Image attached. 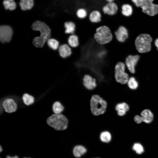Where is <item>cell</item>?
I'll return each mask as SVG.
<instances>
[{"label": "cell", "instance_id": "1", "mask_svg": "<svg viewBox=\"0 0 158 158\" xmlns=\"http://www.w3.org/2000/svg\"><path fill=\"white\" fill-rule=\"evenodd\" d=\"M32 29L39 31L40 35L34 38L33 44L37 47H42L51 37V30L49 27L44 23L40 21H35L32 25Z\"/></svg>", "mask_w": 158, "mask_h": 158}, {"label": "cell", "instance_id": "2", "mask_svg": "<svg viewBox=\"0 0 158 158\" xmlns=\"http://www.w3.org/2000/svg\"><path fill=\"white\" fill-rule=\"evenodd\" d=\"M47 122L49 126L57 130L66 129L69 123L67 118L62 114H53L47 118Z\"/></svg>", "mask_w": 158, "mask_h": 158}, {"label": "cell", "instance_id": "3", "mask_svg": "<svg viewBox=\"0 0 158 158\" xmlns=\"http://www.w3.org/2000/svg\"><path fill=\"white\" fill-rule=\"evenodd\" d=\"M95 41L98 44L104 45L112 41L113 36L110 28L106 25H102L97 28L94 35Z\"/></svg>", "mask_w": 158, "mask_h": 158}, {"label": "cell", "instance_id": "4", "mask_svg": "<svg viewBox=\"0 0 158 158\" xmlns=\"http://www.w3.org/2000/svg\"><path fill=\"white\" fill-rule=\"evenodd\" d=\"M107 102L97 95H93L90 101V108L92 114L96 116L103 114L106 111Z\"/></svg>", "mask_w": 158, "mask_h": 158}, {"label": "cell", "instance_id": "5", "mask_svg": "<svg viewBox=\"0 0 158 158\" xmlns=\"http://www.w3.org/2000/svg\"><path fill=\"white\" fill-rule=\"evenodd\" d=\"M152 38L147 34H142L136 38L135 45L137 50L143 53L150 51L151 48V43Z\"/></svg>", "mask_w": 158, "mask_h": 158}, {"label": "cell", "instance_id": "6", "mask_svg": "<svg viewBox=\"0 0 158 158\" xmlns=\"http://www.w3.org/2000/svg\"><path fill=\"white\" fill-rule=\"evenodd\" d=\"M126 65L121 62L116 64L114 68V76L116 81L121 84L127 83L129 80L128 74L125 72Z\"/></svg>", "mask_w": 158, "mask_h": 158}, {"label": "cell", "instance_id": "7", "mask_svg": "<svg viewBox=\"0 0 158 158\" xmlns=\"http://www.w3.org/2000/svg\"><path fill=\"white\" fill-rule=\"evenodd\" d=\"M154 0H146L141 7L142 11L147 15L153 16L158 13V5L153 3Z\"/></svg>", "mask_w": 158, "mask_h": 158}, {"label": "cell", "instance_id": "8", "mask_svg": "<svg viewBox=\"0 0 158 158\" xmlns=\"http://www.w3.org/2000/svg\"><path fill=\"white\" fill-rule=\"evenodd\" d=\"M141 116L136 115L134 118L135 122L137 123H140L142 122L149 123H151L154 118V115L152 112L148 109L143 110L140 114Z\"/></svg>", "mask_w": 158, "mask_h": 158}, {"label": "cell", "instance_id": "9", "mask_svg": "<svg viewBox=\"0 0 158 158\" xmlns=\"http://www.w3.org/2000/svg\"><path fill=\"white\" fill-rule=\"evenodd\" d=\"M13 31L8 25H2L0 27V40L2 43L8 42L11 40Z\"/></svg>", "mask_w": 158, "mask_h": 158}, {"label": "cell", "instance_id": "10", "mask_svg": "<svg viewBox=\"0 0 158 158\" xmlns=\"http://www.w3.org/2000/svg\"><path fill=\"white\" fill-rule=\"evenodd\" d=\"M83 83L84 87L90 90L95 89L97 85L96 79L89 74H85L84 75Z\"/></svg>", "mask_w": 158, "mask_h": 158}, {"label": "cell", "instance_id": "11", "mask_svg": "<svg viewBox=\"0 0 158 158\" xmlns=\"http://www.w3.org/2000/svg\"><path fill=\"white\" fill-rule=\"evenodd\" d=\"M140 58L138 55H130L126 58L125 64L129 71L132 73L135 72V67Z\"/></svg>", "mask_w": 158, "mask_h": 158}, {"label": "cell", "instance_id": "12", "mask_svg": "<svg viewBox=\"0 0 158 158\" xmlns=\"http://www.w3.org/2000/svg\"><path fill=\"white\" fill-rule=\"evenodd\" d=\"M102 11L104 14L110 16L116 14L118 11V6L115 2H107L103 7Z\"/></svg>", "mask_w": 158, "mask_h": 158}, {"label": "cell", "instance_id": "13", "mask_svg": "<svg viewBox=\"0 0 158 158\" xmlns=\"http://www.w3.org/2000/svg\"><path fill=\"white\" fill-rule=\"evenodd\" d=\"M116 39L121 42H125L128 38V34L127 29L124 26H120L115 32Z\"/></svg>", "mask_w": 158, "mask_h": 158}, {"label": "cell", "instance_id": "14", "mask_svg": "<svg viewBox=\"0 0 158 158\" xmlns=\"http://www.w3.org/2000/svg\"><path fill=\"white\" fill-rule=\"evenodd\" d=\"M2 106L5 111L9 113L16 111L17 108L16 104L11 99H6L3 102Z\"/></svg>", "mask_w": 158, "mask_h": 158}, {"label": "cell", "instance_id": "15", "mask_svg": "<svg viewBox=\"0 0 158 158\" xmlns=\"http://www.w3.org/2000/svg\"><path fill=\"white\" fill-rule=\"evenodd\" d=\"M34 0H19V5L20 9L23 11L30 10L34 6Z\"/></svg>", "mask_w": 158, "mask_h": 158}, {"label": "cell", "instance_id": "16", "mask_svg": "<svg viewBox=\"0 0 158 158\" xmlns=\"http://www.w3.org/2000/svg\"><path fill=\"white\" fill-rule=\"evenodd\" d=\"M59 51L60 56L63 58L70 56L72 53L71 48L66 44L61 45L59 47Z\"/></svg>", "mask_w": 158, "mask_h": 158}, {"label": "cell", "instance_id": "17", "mask_svg": "<svg viewBox=\"0 0 158 158\" xmlns=\"http://www.w3.org/2000/svg\"><path fill=\"white\" fill-rule=\"evenodd\" d=\"M2 5L6 10L14 11L17 7V4L15 0H3Z\"/></svg>", "mask_w": 158, "mask_h": 158}, {"label": "cell", "instance_id": "18", "mask_svg": "<svg viewBox=\"0 0 158 158\" xmlns=\"http://www.w3.org/2000/svg\"><path fill=\"white\" fill-rule=\"evenodd\" d=\"M133 9L132 6L130 4H123L121 7V13L122 15L126 17H129L132 14Z\"/></svg>", "mask_w": 158, "mask_h": 158}, {"label": "cell", "instance_id": "19", "mask_svg": "<svg viewBox=\"0 0 158 158\" xmlns=\"http://www.w3.org/2000/svg\"><path fill=\"white\" fill-rule=\"evenodd\" d=\"M89 19L92 23H98L101 20V15L100 12L97 10L92 11L89 15Z\"/></svg>", "mask_w": 158, "mask_h": 158}, {"label": "cell", "instance_id": "20", "mask_svg": "<svg viewBox=\"0 0 158 158\" xmlns=\"http://www.w3.org/2000/svg\"><path fill=\"white\" fill-rule=\"evenodd\" d=\"M64 26L65 28V32L66 34H73L75 30V23L71 21L65 23Z\"/></svg>", "mask_w": 158, "mask_h": 158}, {"label": "cell", "instance_id": "21", "mask_svg": "<svg viewBox=\"0 0 158 158\" xmlns=\"http://www.w3.org/2000/svg\"><path fill=\"white\" fill-rule=\"evenodd\" d=\"M86 149L81 145L76 146L73 148V152L74 156L76 157H80L86 152Z\"/></svg>", "mask_w": 158, "mask_h": 158}, {"label": "cell", "instance_id": "22", "mask_svg": "<svg viewBox=\"0 0 158 158\" xmlns=\"http://www.w3.org/2000/svg\"><path fill=\"white\" fill-rule=\"evenodd\" d=\"M68 42L69 45L73 48L77 47L79 45L78 37L75 34H72L68 37Z\"/></svg>", "mask_w": 158, "mask_h": 158}, {"label": "cell", "instance_id": "23", "mask_svg": "<svg viewBox=\"0 0 158 158\" xmlns=\"http://www.w3.org/2000/svg\"><path fill=\"white\" fill-rule=\"evenodd\" d=\"M52 109L55 114H60L63 111L64 108L60 102L57 101L53 104Z\"/></svg>", "mask_w": 158, "mask_h": 158}, {"label": "cell", "instance_id": "24", "mask_svg": "<svg viewBox=\"0 0 158 158\" xmlns=\"http://www.w3.org/2000/svg\"><path fill=\"white\" fill-rule=\"evenodd\" d=\"M100 138L102 142L108 143L110 141L111 136V134L109 132L105 131L101 133Z\"/></svg>", "mask_w": 158, "mask_h": 158}, {"label": "cell", "instance_id": "25", "mask_svg": "<svg viewBox=\"0 0 158 158\" xmlns=\"http://www.w3.org/2000/svg\"><path fill=\"white\" fill-rule=\"evenodd\" d=\"M22 99L24 103L27 105L33 104L34 101V97L28 94H24L22 97Z\"/></svg>", "mask_w": 158, "mask_h": 158}, {"label": "cell", "instance_id": "26", "mask_svg": "<svg viewBox=\"0 0 158 158\" xmlns=\"http://www.w3.org/2000/svg\"><path fill=\"white\" fill-rule=\"evenodd\" d=\"M127 83L129 88L133 90L136 89L138 87V82L135 78L133 77L129 78Z\"/></svg>", "mask_w": 158, "mask_h": 158}, {"label": "cell", "instance_id": "27", "mask_svg": "<svg viewBox=\"0 0 158 158\" xmlns=\"http://www.w3.org/2000/svg\"><path fill=\"white\" fill-rule=\"evenodd\" d=\"M115 109L117 111L120 110H122L126 112L129 110V106L126 103L123 102L117 104Z\"/></svg>", "mask_w": 158, "mask_h": 158}, {"label": "cell", "instance_id": "28", "mask_svg": "<svg viewBox=\"0 0 158 158\" xmlns=\"http://www.w3.org/2000/svg\"><path fill=\"white\" fill-rule=\"evenodd\" d=\"M49 46L54 50H56L59 47V43L58 41L54 39H49L47 41Z\"/></svg>", "mask_w": 158, "mask_h": 158}, {"label": "cell", "instance_id": "29", "mask_svg": "<svg viewBox=\"0 0 158 158\" xmlns=\"http://www.w3.org/2000/svg\"><path fill=\"white\" fill-rule=\"evenodd\" d=\"M76 14L78 18L80 19H84L86 17L87 13L85 9L83 8L78 9L76 11Z\"/></svg>", "mask_w": 158, "mask_h": 158}, {"label": "cell", "instance_id": "30", "mask_svg": "<svg viewBox=\"0 0 158 158\" xmlns=\"http://www.w3.org/2000/svg\"><path fill=\"white\" fill-rule=\"evenodd\" d=\"M133 149L138 154L142 153L144 151L143 146L139 143H135L133 146Z\"/></svg>", "mask_w": 158, "mask_h": 158}, {"label": "cell", "instance_id": "31", "mask_svg": "<svg viewBox=\"0 0 158 158\" xmlns=\"http://www.w3.org/2000/svg\"><path fill=\"white\" fill-rule=\"evenodd\" d=\"M146 0H132V2L137 7H141L144 4Z\"/></svg>", "mask_w": 158, "mask_h": 158}, {"label": "cell", "instance_id": "32", "mask_svg": "<svg viewBox=\"0 0 158 158\" xmlns=\"http://www.w3.org/2000/svg\"><path fill=\"white\" fill-rule=\"evenodd\" d=\"M117 112L118 115V116H121L125 115L126 113V111L122 110H120L117 111Z\"/></svg>", "mask_w": 158, "mask_h": 158}, {"label": "cell", "instance_id": "33", "mask_svg": "<svg viewBox=\"0 0 158 158\" xmlns=\"http://www.w3.org/2000/svg\"><path fill=\"white\" fill-rule=\"evenodd\" d=\"M154 44L155 46L157 47V49L158 50V38L155 40L154 42Z\"/></svg>", "mask_w": 158, "mask_h": 158}, {"label": "cell", "instance_id": "34", "mask_svg": "<svg viewBox=\"0 0 158 158\" xmlns=\"http://www.w3.org/2000/svg\"><path fill=\"white\" fill-rule=\"evenodd\" d=\"M6 158H18V157L17 156H15L13 157H11L9 156H7Z\"/></svg>", "mask_w": 158, "mask_h": 158}, {"label": "cell", "instance_id": "35", "mask_svg": "<svg viewBox=\"0 0 158 158\" xmlns=\"http://www.w3.org/2000/svg\"><path fill=\"white\" fill-rule=\"evenodd\" d=\"M106 1H107L108 2H114V1L116 0H105Z\"/></svg>", "mask_w": 158, "mask_h": 158}, {"label": "cell", "instance_id": "36", "mask_svg": "<svg viewBox=\"0 0 158 158\" xmlns=\"http://www.w3.org/2000/svg\"><path fill=\"white\" fill-rule=\"evenodd\" d=\"M3 150V149L1 147V146L0 147V152H1Z\"/></svg>", "mask_w": 158, "mask_h": 158}, {"label": "cell", "instance_id": "37", "mask_svg": "<svg viewBox=\"0 0 158 158\" xmlns=\"http://www.w3.org/2000/svg\"></svg>", "mask_w": 158, "mask_h": 158}, {"label": "cell", "instance_id": "38", "mask_svg": "<svg viewBox=\"0 0 158 158\" xmlns=\"http://www.w3.org/2000/svg\"></svg>", "mask_w": 158, "mask_h": 158}]
</instances>
